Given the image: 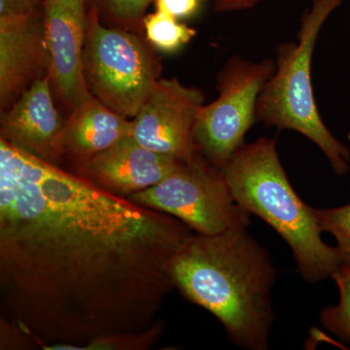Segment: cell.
Listing matches in <instances>:
<instances>
[{"instance_id":"1","label":"cell","mask_w":350,"mask_h":350,"mask_svg":"<svg viewBox=\"0 0 350 350\" xmlns=\"http://www.w3.org/2000/svg\"><path fill=\"white\" fill-rule=\"evenodd\" d=\"M195 232L0 138V319L44 349L150 330Z\"/></svg>"},{"instance_id":"2","label":"cell","mask_w":350,"mask_h":350,"mask_svg":"<svg viewBox=\"0 0 350 350\" xmlns=\"http://www.w3.org/2000/svg\"><path fill=\"white\" fill-rule=\"evenodd\" d=\"M174 286L225 327L230 340L251 350L269 349L276 271L269 253L243 230L195 232L172 262Z\"/></svg>"},{"instance_id":"3","label":"cell","mask_w":350,"mask_h":350,"mask_svg":"<svg viewBox=\"0 0 350 350\" xmlns=\"http://www.w3.org/2000/svg\"><path fill=\"white\" fill-rule=\"evenodd\" d=\"M221 170L236 202L286 241L306 280L315 283L333 278L344 266L338 248L322 241L317 211L290 184L275 138L243 144Z\"/></svg>"},{"instance_id":"4","label":"cell","mask_w":350,"mask_h":350,"mask_svg":"<svg viewBox=\"0 0 350 350\" xmlns=\"http://www.w3.org/2000/svg\"><path fill=\"white\" fill-rule=\"evenodd\" d=\"M342 1L313 0L312 8L301 17L298 43L278 48L275 73L262 88L256 105L257 120L305 135L325 154L338 175L349 172L350 151L320 117L312 91V61L322 25Z\"/></svg>"},{"instance_id":"5","label":"cell","mask_w":350,"mask_h":350,"mask_svg":"<svg viewBox=\"0 0 350 350\" xmlns=\"http://www.w3.org/2000/svg\"><path fill=\"white\" fill-rule=\"evenodd\" d=\"M137 32L105 25L88 7L84 71L92 96L133 119L159 79L160 63Z\"/></svg>"},{"instance_id":"6","label":"cell","mask_w":350,"mask_h":350,"mask_svg":"<svg viewBox=\"0 0 350 350\" xmlns=\"http://www.w3.org/2000/svg\"><path fill=\"white\" fill-rule=\"evenodd\" d=\"M126 198L170 214L204 236L247 229L250 224V213L232 197L222 170L200 153L156 185Z\"/></svg>"},{"instance_id":"7","label":"cell","mask_w":350,"mask_h":350,"mask_svg":"<svg viewBox=\"0 0 350 350\" xmlns=\"http://www.w3.org/2000/svg\"><path fill=\"white\" fill-rule=\"evenodd\" d=\"M275 71L271 59L251 63L232 57L219 73L218 98L202 105L194 126L198 151L218 169L244 144L257 121L258 98Z\"/></svg>"},{"instance_id":"8","label":"cell","mask_w":350,"mask_h":350,"mask_svg":"<svg viewBox=\"0 0 350 350\" xmlns=\"http://www.w3.org/2000/svg\"><path fill=\"white\" fill-rule=\"evenodd\" d=\"M204 94L176 78H159L137 114L131 119V137L146 148L182 162L198 153L194 126Z\"/></svg>"},{"instance_id":"9","label":"cell","mask_w":350,"mask_h":350,"mask_svg":"<svg viewBox=\"0 0 350 350\" xmlns=\"http://www.w3.org/2000/svg\"><path fill=\"white\" fill-rule=\"evenodd\" d=\"M51 84L68 113L91 98L84 71L88 0H42Z\"/></svg>"},{"instance_id":"10","label":"cell","mask_w":350,"mask_h":350,"mask_svg":"<svg viewBox=\"0 0 350 350\" xmlns=\"http://www.w3.org/2000/svg\"><path fill=\"white\" fill-rule=\"evenodd\" d=\"M49 75L33 83L1 112L0 138L53 165L64 158V122L55 105Z\"/></svg>"},{"instance_id":"11","label":"cell","mask_w":350,"mask_h":350,"mask_svg":"<svg viewBox=\"0 0 350 350\" xmlns=\"http://www.w3.org/2000/svg\"><path fill=\"white\" fill-rule=\"evenodd\" d=\"M48 73L42 11L22 17L0 18V107L18 98Z\"/></svg>"},{"instance_id":"12","label":"cell","mask_w":350,"mask_h":350,"mask_svg":"<svg viewBox=\"0 0 350 350\" xmlns=\"http://www.w3.org/2000/svg\"><path fill=\"white\" fill-rule=\"evenodd\" d=\"M182 161L152 151L131 137L77 167L78 174L114 194L129 197L156 185Z\"/></svg>"},{"instance_id":"13","label":"cell","mask_w":350,"mask_h":350,"mask_svg":"<svg viewBox=\"0 0 350 350\" xmlns=\"http://www.w3.org/2000/svg\"><path fill=\"white\" fill-rule=\"evenodd\" d=\"M131 119L92 96L69 113L64 122V157H68L79 167L131 137Z\"/></svg>"},{"instance_id":"14","label":"cell","mask_w":350,"mask_h":350,"mask_svg":"<svg viewBox=\"0 0 350 350\" xmlns=\"http://www.w3.org/2000/svg\"><path fill=\"white\" fill-rule=\"evenodd\" d=\"M142 27L147 42L154 49L163 53L175 52L192 41L197 31L179 22L169 14L156 12L146 14Z\"/></svg>"},{"instance_id":"15","label":"cell","mask_w":350,"mask_h":350,"mask_svg":"<svg viewBox=\"0 0 350 350\" xmlns=\"http://www.w3.org/2000/svg\"><path fill=\"white\" fill-rule=\"evenodd\" d=\"M152 2L155 0H88V7L103 24L137 32L144 31L142 23Z\"/></svg>"},{"instance_id":"16","label":"cell","mask_w":350,"mask_h":350,"mask_svg":"<svg viewBox=\"0 0 350 350\" xmlns=\"http://www.w3.org/2000/svg\"><path fill=\"white\" fill-rule=\"evenodd\" d=\"M340 292L337 306H329L321 312L322 325L340 340L350 342V266L344 265L333 275Z\"/></svg>"},{"instance_id":"17","label":"cell","mask_w":350,"mask_h":350,"mask_svg":"<svg viewBox=\"0 0 350 350\" xmlns=\"http://www.w3.org/2000/svg\"><path fill=\"white\" fill-rule=\"evenodd\" d=\"M315 211L321 231L335 237L345 265L350 266V204L337 208Z\"/></svg>"},{"instance_id":"18","label":"cell","mask_w":350,"mask_h":350,"mask_svg":"<svg viewBox=\"0 0 350 350\" xmlns=\"http://www.w3.org/2000/svg\"><path fill=\"white\" fill-rule=\"evenodd\" d=\"M206 0H155L156 10L172 16L177 20L192 17Z\"/></svg>"},{"instance_id":"19","label":"cell","mask_w":350,"mask_h":350,"mask_svg":"<svg viewBox=\"0 0 350 350\" xmlns=\"http://www.w3.org/2000/svg\"><path fill=\"white\" fill-rule=\"evenodd\" d=\"M42 11V0H0V18L22 17Z\"/></svg>"},{"instance_id":"20","label":"cell","mask_w":350,"mask_h":350,"mask_svg":"<svg viewBox=\"0 0 350 350\" xmlns=\"http://www.w3.org/2000/svg\"><path fill=\"white\" fill-rule=\"evenodd\" d=\"M214 9L218 12L245 10L256 6L260 0H213Z\"/></svg>"}]
</instances>
